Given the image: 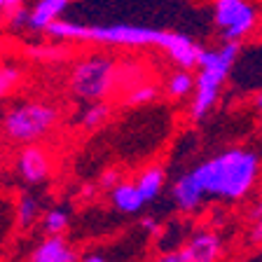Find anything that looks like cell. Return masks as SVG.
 <instances>
[{
  "mask_svg": "<svg viewBox=\"0 0 262 262\" xmlns=\"http://www.w3.org/2000/svg\"><path fill=\"white\" fill-rule=\"evenodd\" d=\"M260 155L248 147H227L199 162L192 171L206 196L223 202H241L260 178Z\"/></svg>",
  "mask_w": 262,
  "mask_h": 262,
  "instance_id": "6da1fadb",
  "label": "cell"
},
{
  "mask_svg": "<svg viewBox=\"0 0 262 262\" xmlns=\"http://www.w3.org/2000/svg\"><path fill=\"white\" fill-rule=\"evenodd\" d=\"M49 38L61 40V42H94L103 45V47H126V49H138V47H157L164 49L166 54L176 45L180 33L176 31H159V28H147L136 26V24H103V26H92V24H77V21H66V19H56L54 24H49L45 31Z\"/></svg>",
  "mask_w": 262,
  "mask_h": 262,
  "instance_id": "7a4b0ae2",
  "label": "cell"
},
{
  "mask_svg": "<svg viewBox=\"0 0 262 262\" xmlns=\"http://www.w3.org/2000/svg\"><path fill=\"white\" fill-rule=\"evenodd\" d=\"M239 54L241 42H232V40H223V45H218V47L202 49L199 66H196L199 73H196V84L190 103L192 120H204L218 105L223 84L227 82Z\"/></svg>",
  "mask_w": 262,
  "mask_h": 262,
  "instance_id": "3957f363",
  "label": "cell"
},
{
  "mask_svg": "<svg viewBox=\"0 0 262 262\" xmlns=\"http://www.w3.org/2000/svg\"><path fill=\"white\" fill-rule=\"evenodd\" d=\"M68 87L80 101H103L117 89V61L108 54H89L71 71Z\"/></svg>",
  "mask_w": 262,
  "mask_h": 262,
  "instance_id": "277c9868",
  "label": "cell"
},
{
  "mask_svg": "<svg viewBox=\"0 0 262 262\" xmlns=\"http://www.w3.org/2000/svg\"><path fill=\"white\" fill-rule=\"evenodd\" d=\"M59 124V110L49 103H19L3 117V134L7 141L19 145L40 143L49 131Z\"/></svg>",
  "mask_w": 262,
  "mask_h": 262,
  "instance_id": "5b68a950",
  "label": "cell"
},
{
  "mask_svg": "<svg viewBox=\"0 0 262 262\" xmlns=\"http://www.w3.org/2000/svg\"><path fill=\"white\" fill-rule=\"evenodd\" d=\"M213 24L220 38L244 42L260 24V10L253 0H213Z\"/></svg>",
  "mask_w": 262,
  "mask_h": 262,
  "instance_id": "8992f818",
  "label": "cell"
},
{
  "mask_svg": "<svg viewBox=\"0 0 262 262\" xmlns=\"http://www.w3.org/2000/svg\"><path fill=\"white\" fill-rule=\"evenodd\" d=\"M16 169L26 183L31 185H38L42 180H47L52 176V157L38 143H31V145H24L19 157H16Z\"/></svg>",
  "mask_w": 262,
  "mask_h": 262,
  "instance_id": "52a82bcc",
  "label": "cell"
},
{
  "mask_svg": "<svg viewBox=\"0 0 262 262\" xmlns=\"http://www.w3.org/2000/svg\"><path fill=\"white\" fill-rule=\"evenodd\" d=\"M223 251H225L223 239H220V234L213 232V229L196 232V234L180 248L185 262H218L220 257H223Z\"/></svg>",
  "mask_w": 262,
  "mask_h": 262,
  "instance_id": "ba28073f",
  "label": "cell"
},
{
  "mask_svg": "<svg viewBox=\"0 0 262 262\" xmlns=\"http://www.w3.org/2000/svg\"><path fill=\"white\" fill-rule=\"evenodd\" d=\"M171 199L183 213H194L196 208H202L206 192L202 190L199 180L192 176V171H187L171 185Z\"/></svg>",
  "mask_w": 262,
  "mask_h": 262,
  "instance_id": "9c48e42d",
  "label": "cell"
},
{
  "mask_svg": "<svg viewBox=\"0 0 262 262\" xmlns=\"http://www.w3.org/2000/svg\"><path fill=\"white\" fill-rule=\"evenodd\" d=\"M31 262H80V257L61 234H47L31 253Z\"/></svg>",
  "mask_w": 262,
  "mask_h": 262,
  "instance_id": "30bf717a",
  "label": "cell"
},
{
  "mask_svg": "<svg viewBox=\"0 0 262 262\" xmlns=\"http://www.w3.org/2000/svg\"><path fill=\"white\" fill-rule=\"evenodd\" d=\"M71 0H38L31 7V19H28V31L45 33L49 24H54L61 16V12L68 7Z\"/></svg>",
  "mask_w": 262,
  "mask_h": 262,
  "instance_id": "8fae6325",
  "label": "cell"
},
{
  "mask_svg": "<svg viewBox=\"0 0 262 262\" xmlns=\"http://www.w3.org/2000/svg\"><path fill=\"white\" fill-rule=\"evenodd\" d=\"M110 199H113V206L120 213H138L145 206V196L141 194L136 180H120L117 185L110 190Z\"/></svg>",
  "mask_w": 262,
  "mask_h": 262,
  "instance_id": "7c38bea8",
  "label": "cell"
},
{
  "mask_svg": "<svg viewBox=\"0 0 262 262\" xmlns=\"http://www.w3.org/2000/svg\"><path fill=\"white\" fill-rule=\"evenodd\" d=\"M164 180H166V176H164L162 166H147V169H143L141 173H138L136 185H138V190H141V194L145 196V202L157 199L159 192L164 190Z\"/></svg>",
  "mask_w": 262,
  "mask_h": 262,
  "instance_id": "4fadbf2b",
  "label": "cell"
},
{
  "mask_svg": "<svg viewBox=\"0 0 262 262\" xmlns=\"http://www.w3.org/2000/svg\"><path fill=\"white\" fill-rule=\"evenodd\" d=\"M110 115H113V110H110V105L105 101H92L87 108L82 110L80 124L84 129H98L101 124H105L110 120Z\"/></svg>",
  "mask_w": 262,
  "mask_h": 262,
  "instance_id": "5bb4252c",
  "label": "cell"
},
{
  "mask_svg": "<svg viewBox=\"0 0 262 262\" xmlns=\"http://www.w3.org/2000/svg\"><path fill=\"white\" fill-rule=\"evenodd\" d=\"M40 215V204L35 196L31 194H21L19 202H16V211H14V218H16V225L21 229H28Z\"/></svg>",
  "mask_w": 262,
  "mask_h": 262,
  "instance_id": "9a60e30c",
  "label": "cell"
},
{
  "mask_svg": "<svg viewBox=\"0 0 262 262\" xmlns=\"http://www.w3.org/2000/svg\"><path fill=\"white\" fill-rule=\"evenodd\" d=\"M194 84H196V77L192 75L190 71L180 68V71H176L173 75L169 77V84H166V89H169V96L185 98V96H190V94H194Z\"/></svg>",
  "mask_w": 262,
  "mask_h": 262,
  "instance_id": "2e32d148",
  "label": "cell"
},
{
  "mask_svg": "<svg viewBox=\"0 0 262 262\" xmlns=\"http://www.w3.org/2000/svg\"><path fill=\"white\" fill-rule=\"evenodd\" d=\"M145 77H143V68L136 63H117V89L120 92H131L134 87L143 84Z\"/></svg>",
  "mask_w": 262,
  "mask_h": 262,
  "instance_id": "e0dca14e",
  "label": "cell"
},
{
  "mask_svg": "<svg viewBox=\"0 0 262 262\" xmlns=\"http://www.w3.org/2000/svg\"><path fill=\"white\" fill-rule=\"evenodd\" d=\"M68 225H71V215L66 208H49L42 218L45 234H63Z\"/></svg>",
  "mask_w": 262,
  "mask_h": 262,
  "instance_id": "ac0fdd59",
  "label": "cell"
},
{
  "mask_svg": "<svg viewBox=\"0 0 262 262\" xmlns=\"http://www.w3.org/2000/svg\"><path fill=\"white\" fill-rule=\"evenodd\" d=\"M157 96H159L157 84L143 82V84H138V87H134L131 92L124 94L122 103H124V105H145V103H152Z\"/></svg>",
  "mask_w": 262,
  "mask_h": 262,
  "instance_id": "d6986e66",
  "label": "cell"
},
{
  "mask_svg": "<svg viewBox=\"0 0 262 262\" xmlns=\"http://www.w3.org/2000/svg\"><path fill=\"white\" fill-rule=\"evenodd\" d=\"M19 84H21V71L16 66L0 61V96L12 94Z\"/></svg>",
  "mask_w": 262,
  "mask_h": 262,
  "instance_id": "ffe728a7",
  "label": "cell"
},
{
  "mask_svg": "<svg viewBox=\"0 0 262 262\" xmlns=\"http://www.w3.org/2000/svg\"><path fill=\"white\" fill-rule=\"evenodd\" d=\"M7 19V26L12 28V31H21V28H28V19H31V10H28L26 5L19 7L16 12H12V14L5 16Z\"/></svg>",
  "mask_w": 262,
  "mask_h": 262,
  "instance_id": "44dd1931",
  "label": "cell"
},
{
  "mask_svg": "<svg viewBox=\"0 0 262 262\" xmlns=\"http://www.w3.org/2000/svg\"><path fill=\"white\" fill-rule=\"evenodd\" d=\"M246 239H248L251 246H262V215L255 220H251V227H248Z\"/></svg>",
  "mask_w": 262,
  "mask_h": 262,
  "instance_id": "7402d4cb",
  "label": "cell"
},
{
  "mask_svg": "<svg viewBox=\"0 0 262 262\" xmlns=\"http://www.w3.org/2000/svg\"><path fill=\"white\" fill-rule=\"evenodd\" d=\"M141 225H143V229H145V232H150V234H159V232H162L159 220L152 218V215H145V218L141 220Z\"/></svg>",
  "mask_w": 262,
  "mask_h": 262,
  "instance_id": "603a6c76",
  "label": "cell"
},
{
  "mask_svg": "<svg viewBox=\"0 0 262 262\" xmlns=\"http://www.w3.org/2000/svg\"><path fill=\"white\" fill-rule=\"evenodd\" d=\"M117 183H120V173H117V171H105V173L101 176V185H103L105 190H113Z\"/></svg>",
  "mask_w": 262,
  "mask_h": 262,
  "instance_id": "cb8c5ba5",
  "label": "cell"
},
{
  "mask_svg": "<svg viewBox=\"0 0 262 262\" xmlns=\"http://www.w3.org/2000/svg\"><path fill=\"white\" fill-rule=\"evenodd\" d=\"M157 262H185V257H183L180 251H171V253H164Z\"/></svg>",
  "mask_w": 262,
  "mask_h": 262,
  "instance_id": "d4e9b609",
  "label": "cell"
},
{
  "mask_svg": "<svg viewBox=\"0 0 262 262\" xmlns=\"http://www.w3.org/2000/svg\"><path fill=\"white\" fill-rule=\"evenodd\" d=\"M24 5H26V0H5V16L12 14V12H16Z\"/></svg>",
  "mask_w": 262,
  "mask_h": 262,
  "instance_id": "484cf974",
  "label": "cell"
},
{
  "mask_svg": "<svg viewBox=\"0 0 262 262\" xmlns=\"http://www.w3.org/2000/svg\"><path fill=\"white\" fill-rule=\"evenodd\" d=\"M80 262H108L103 255H98V253H89V255H84Z\"/></svg>",
  "mask_w": 262,
  "mask_h": 262,
  "instance_id": "4316f807",
  "label": "cell"
},
{
  "mask_svg": "<svg viewBox=\"0 0 262 262\" xmlns=\"http://www.w3.org/2000/svg\"><path fill=\"white\" fill-rule=\"evenodd\" d=\"M255 108H257V113H260V124H262V92L257 94V98H255Z\"/></svg>",
  "mask_w": 262,
  "mask_h": 262,
  "instance_id": "83f0119b",
  "label": "cell"
},
{
  "mask_svg": "<svg viewBox=\"0 0 262 262\" xmlns=\"http://www.w3.org/2000/svg\"><path fill=\"white\" fill-rule=\"evenodd\" d=\"M3 16H5V0H0V21H3Z\"/></svg>",
  "mask_w": 262,
  "mask_h": 262,
  "instance_id": "f1b7e54d",
  "label": "cell"
}]
</instances>
